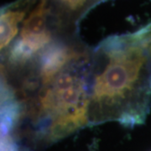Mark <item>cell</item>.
Listing matches in <instances>:
<instances>
[{
  "mask_svg": "<svg viewBox=\"0 0 151 151\" xmlns=\"http://www.w3.org/2000/svg\"><path fill=\"white\" fill-rule=\"evenodd\" d=\"M89 86V124L144 122L151 103V22L92 50Z\"/></svg>",
  "mask_w": 151,
  "mask_h": 151,
  "instance_id": "6da1fadb",
  "label": "cell"
},
{
  "mask_svg": "<svg viewBox=\"0 0 151 151\" xmlns=\"http://www.w3.org/2000/svg\"><path fill=\"white\" fill-rule=\"evenodd\" d=\"M91 53H85L55 72L25 66L14 71L18 86L7 89L28 116L50 139H57L89 124Z\"/></svg>",
  "mask_w": 151,
  "mask_h": 151,
  "instance_id": "7a4b0ae2",
  "label": "cell"
},
{
  "mask_svg": "<svg viewBox=\"0 0 151 151\" xmlns=\"http://www.w3.org/2000/svg\"><path fill=\"white\" fill-rule=\"evenodd\" d=\"M27 0L24 4L11 6L1 14V49H6L19 32V24L27 10Z\"/></svg>",
  "mask_w": 151,
  "mask_h": 151,
  "instance_id": "3957f363",
  "label": "cell"
},
{
  "mask_svg": "<svg viewBox=\"0 0 151 151\" xmlns=\"http://www.w3.org/2000/svg\"><path fill=\"white\" fill-rule=\"evenodd\" d=\"M86 1L87 0H57L60 5L71 12H76L81 9L86 4Z\"/></svg>",
  "mask_w": 151,
  "mask_h": 151,
  "instance_id": "277c9868",
  "label": "cell"
}]
</instances>
